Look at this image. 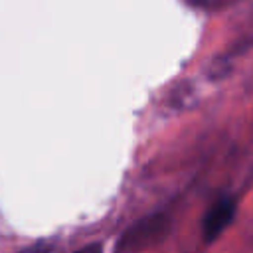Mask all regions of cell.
<instances>
[{
  "instance_id": "cell-1",
  "label": "cell",
  "mask_w": 253,
  "mask_h": 253,
  "mask_svg": "<svg viewBox=\"0 0 253 253\" xmlns=\"http://www.w3.org/2000/svg\"><path fill=\"white\" fill-rule=\"evenodd\" d=\"M166 227V219L164 215H148L140 221H136L125 235L121 241V251H136L140 247L150 245L154 239H158L162 235Z\"/></svg>"
},
{
  "instance_id": "cell-2",
  "label": "cell",
  "mask_w": 253,
  "mask_h": 253,
  "mask_svg": "<svg viewBox=\"0 0 253 253\" xmlns=\"http://www.w3.org/2000/svg\"><path fill=\"white\" fill-rule=\"evenodd\" d=\"M233 211H235V202L231 198L219 200L217 204H213V208L206 213L204 217V237L206 241L215 239L233 219Z\"/></svg>"
},
{
  "instance_id": "cell-3",
  "label": "cell",
  "mask_w": 253,
  "mask_h": 253,
  "mask_svg": "<svg viewBox=\"0 0 253 253\" xmlns=\"http://www.w3.org/2000/svg\"><path fill=\"white\" fill-rule=\"evenodd\" d=\"M18 253H49V247L43 245V243H36V245L28 247V249H22V251H18Z\"/></svg>"
},
{
  "instance_id": "cell-4",
  "label": "cell",
  "mask_w": 253,
  "mask_h": 253,
  "mask_svg": "<svg viewBox=\"0 0 253 253\" xmlns=\"http://www.w3.org/2000/svg\"><path fill=\"white\" fill-rule=\"evenodd\" d=\"M75 253H103V247H101V243H89V245L81 247Z\"/></svg>"
},
{
  "instance_id": "cell-5",
  "label": "cell",
  "mask_w": 253,
  "mask_h": 253,
  "mask_svg": "<svg viewBox=\"0 0 253 253\" xmlns=\"http://www.w3.org/2000/svg\"><path fill=\"white\" fill-rule=\"evenodd\" d=\"M190 6H198V8H202V6H208L211 0H186Z\"/></svg>"
}]
</instances>
